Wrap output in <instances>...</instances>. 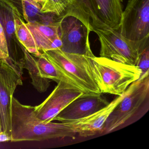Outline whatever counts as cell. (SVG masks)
<instances>
[{
  "mask_svg": "<svg viewBox=\"0 0 149 149\" xmlns=\"http://www.w3.org/2000/svg\"><path fill=\"white\" fill-rule=\"evenodd\" d=\"M11 111V142L74 139L77 135L65 123H47L38 119L34 113V106L22 104L14 96Z\"/></svg>",
  "mask_w": 149,
  "mask_h": 149,
  "instance_id": "obj_1",
  "label": "cell"
},
{
  "mask_svg": "<svg viewBox=\"0 0 149 149\" xmlns=\"http://www.w3.org/2000/svg\"><path fill=\"white\" fill-rule=\"evenodd\" d=\"M85 55L102 93L121 95L132 83L140 78L141 71L137 66L97 57L91 49Z\"/></svg>",
  "mask_w": 149,
  "mask_h": 149,
  "instance_id": "obj_2",
  "label": "cell"
},
{
  "mask_svg": "<svg viewBox=\"0 0 149 149\" xmlns=\"http://www.w3.org/2000/svg\"><path fill=\"white\" fill-rule=\"evenodd\" d=\"M123 0H77L70 16L80 20L88 29L118 31Z\"/></svg>",
  "mask_w": 149,
  "mask_h": 149,
  "instance_id": "obj_3",
  "label": "cell"
},
{
  "mask_svg": "<svg viewBox=\"0 0 149 149\" xmlns=\"http://www.w3.org/2000/svg\"><path fill=\"white\" fill-rule=\"evenodd\" d=\"M42 53L84 95L102 94L86 55L66 53L60 49Z\"/></svg>",
  "mask_w": 149,
  "mask_h": 149,
  "instance_id": "obj_4",
  "label": "cell"
},
{
  "mask_svg": "<svg viewBox=\"0 0 149 149\" xmlns=\"http://www.w3.org/2000/svg\"><path fill=\"white\" fill-rule=\"evenodd\" d=\"M101 44L100 56L136 66L140 55L149 47V37L139 41L128 40L117 30L93 29Z\"/></svg>",
  "mask_w": 149,
  "mask_h": 149,
  "instance_id": "obj_5",
  "label": "cell"
},
{
  "mask_svg": "<svg viewBox=\"0 0 149 149\" xmlns=\"http://www.w3.org/2000/svg\"><path fill=\"white\" fill-rule=\"evenodd\" d=\"M23 60L13 61L10 57L0 59V134L11 135V102L16 88L23 84Z\"/></svg>",
  "mask_w": 149,
  "mask_h": 149,
  "instance_id": "obj_6",
  "label": "cell"
},
{
  "mask_svg": "<svg viewBox=\"0 0 149 149\" xmlns=\"http://www.w3.org/2000/svg\"><path fill=\"white\" fill-rule=\"evenodd\" d=\"M149 92V74L143 75L130 85L125 95L107 118L103 131L111 132L120 127L135 114Z\"/></svg>",
  "mask_w": 149,
  "mask_h": 149,
  "instance_id": "obj_7",
  "label": "cell"
},
{
  "mask_svg": "<svg viewBox=\"0 0 149 149\" xmlns=\"http://www.w3.org/2000/svg\"><path fill=\"white\" fill-rule=\"evenodd\" d=\"M118 31L131 40L149 37V0H128Z\"/></svg>",
  "mask_w": 149,
  "mask_h": 149,
  "instance_id": "obj_8",
  "label": "cell"
},
{
  "mask_svg": "<svg viewBox=\"0 0 149 149\" xmlns=\"http://www.w3.org/2000/svg\"><path fill=\"white\" fill-rule=\"evenodd\" d=\"M84 94L82 91L75 86L60 82L41 104L34 107V113L41 121L47 123L52 122L73 100Z\"/></svg>",
  "mask_w": 149,
  "mask_h": 149,
  "instance_id": "obj_9",
  "label": "cell"
},
{
  "mask_svg": "<svg viewBox=\"0 0 149 149\" xmlns=\"http://www.w3.org/2000/svg\"><path fill=\"white\" fill-rule=\"evenodd\" d=\"M60 31L62 42L61 49L63 52L85 55L91 49L89 40L91 31L77 18L68 16L61 19Z\"/></svg>",
  "mask_w": 149,
  "mask_h": 149,
  "instance_id": "obj_10",
  "label": "cell"
},
{
  "mask_svg": "<svg viewBox=\"0 0 149 149\" xmlns=\"http://www.w3.org/2000/svg\"><path fill=\"white\" fill-rule=\"evenodd\" d=\"M101 95L84 94L73 100L54 118V120L67 123L88 116L109 104Z\"/></svg>",
  "mask_w": 149,
  "mask_h": 149,
  "instance_id": "obj_11",
  "label": "cell"
},
{
  "mask_svg": "<svg viewBox=\"0 0 149 149\" xmlns=\"http://www.w3.org/2000/svg\"><path fill=\"white\" fill-rule=\"evenodd\" d=\"M125 91L108 105L93 114L77 120L65 123L66 125L81 137L90 136L103 131L111 113L125 95Z\"/></svg>",
  "mask_w": 149,
  "mask_h": 149,
  "instance_id": "obj_12",
  "label": "cell"
},
{
  "mask_svg": "<svg viewBox=\"0 0 149 149\" xmlns=\"http://www.w3.org/2000/svg\"><path fill=\"white\" fill-rule=\"evenodd\" d=\"M61 19L50 23L33 22L26 23L32 33L38 49L41 53L61 48L62 42L60 31Z\"/></svg>",
  "mask_w": 149,
  "mask_h": 149,
  "instance_id": "obj_13",
  "label": "cell"
},
{
  "mask_svg": "<svg viewBox=\"0 0 149 149\" xmlns=\"http://www.w3.org/2000/svg\"><path fill=\"white\" fill-rule=\"evenodd\" d=\"M22 49L24 54L23 67L28 71L33 86L40 93L46 92L50 86L52 81L41 76L36 59L24 47H22Z\"/></svg>",
  "mask_w": 149,
  "mask_h": 149,
  "instance_id": "obj_14",
  "label": "cell"
},
{
  "mask_svg": "<svg viewBox=\"0 0 149 149\" xmlns=\"http://www.w3.org/2000/svg\"><path fill=\"white\" fill-rule=\"evenodd\" d=\"M15 34L20 43L29 53L35 56H39L42 54L37 47L34 38L26 23L21 18L15 20Z\"/></svg>",
  "mask_w": 149,
  "mask_h": 149,
  "instance_id": "obj_15",
  "label": "cell"
},
{
  "mask_svg": "<svg viewBox=\"0 0 149 149\" xmlns=\"http://www.w3.org/2000/svg\"><path fill=\"white\" fill-rule=\"evenodd\" d=\"M21 16L13 3L10 0H0V22L9 35L15 33V20Z\"/></svg>",
  "mask_w": 149,
  "mask_h": 149,
  "instance_id": "obj_16",
  "label": "cell"
},
{
  "mask_svg": "<svg viewBox=\"0 0 149 149\" xmlns=\"http://www.w3.org/2000/svg\"><path fill=\"white\" fill-rule=\"evenodd\" d=\"M36 57L37 58L36 62L42 77L54 81L57 84L63 81L75 86L56 65L48 59L44 53H42L40 56Z\"/></svg>",
  "mask_w": 149,
  "mask_h": 149,
  "instance_id": "obj_17",
  "label": "cell"
},
{
  "mask_svg": "<svg viewBox=\"0 0 149 149\" xmlns=\"http://www.w3.org/2000/svg\"><path fill=\"white\" fill-rule=\"evenodd\" d=\"M77 0H45L41 12L54 15L59 18L69 16L75 6Z\"/></svg>",
  "mask_w": 149,
  "mask_h": 149,
  "instance_id": "obj_18",
  "label": "cell"
},
{
  "mask_svg": "<svg viewBox=\"0 0 149 149\" xmlns=\"http://www.w3.org/2000/svg\"><path fill=\"white\" fill-rule=\"evenodd\" d=\"M23 16L27 22H37L38 19L42 18L44 14L41 12L42 6L25 1H21Z\"/></svg>",
  "mask_w": 149,
  "mask_h": 149,
  "instance_id": "obj_19",
  "label": "cell"
},
{
  "mask_svg": "<svg viewBox=\"0 0 149 149\" xmlns=\"http://www.w3.org/2000/svg\"><path fill=\"white\" fill-rule=\"evenodd\" d=\"M137 67L141 71V76L149 74V47L146 48L139 56Z\"/></svg>",
  "mask_w": 149,
  "mask_h": 149,
  "instance_id": "obj_20",
  "label": "cell"
},
{
  "mask_svg": "<svg viewBox=\"0 0 149 149\" xmlns=\"http://www.w3.org/2000/svg\"><path fill=\"white\" fill-rule=\"evenodd\" d=\"M0 50L3 53L7 58L9 56L8 42L4 28L0 22Z\"/></svg>",
  "mask_w": 149,
  "mask_h": 149,
  "instance_id": "obj_21",
  "label": "cell"
},
{
  "mask_svg": "<svg viewBox=\"0 0 149 149\" xmlns=\"http://www.w3.org/2000/svg\"><path fill=\"white\" fill-rule=\"evenodd\" d=\"M21 1H28L31 3H34L36 5H40V6H43L45 2V0H21Z\"/></svg>",
  "mask_w": 149,
  "mask_h": 149,
  "instance_id": "obj_22",
  "label": "cell"
},
{
  "mask_svg": "<svg viewBox=\"0 0 149 149\" xmlns=\"http://www.w3.org/2000/svg\"><path fill=\"white\" fill-rule=\"evenodd\" d=\"M8 59L6 57L4 54L0 50V59H2V60H6Z\"/></svg>",
  "mask_w": 149,
  "mask_h": 149,
  "instance_id": "obj_23",
  "label": "cell"
}]
</instances>
